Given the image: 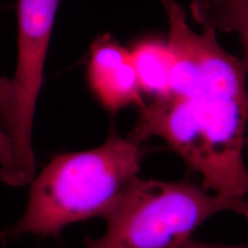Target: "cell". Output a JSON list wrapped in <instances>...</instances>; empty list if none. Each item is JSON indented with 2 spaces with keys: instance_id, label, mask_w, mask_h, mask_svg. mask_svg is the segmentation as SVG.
Instances as JSON below:
<instances>
[{
  "instance_id": "8",
  "label": "cell",
  "mask_w": 248,
  "mask_h": 248,
  "mask_svg": "<svg viewBox=\"0 0 248 248\" xmlns=\"http://www.w3.org/2000/svg\"><path fill=\"white\" fill-rule=\"evenodd\" d=\"M0 121L2 129L12 135L15 125V98L12 80L0 78Z\"/></svg>"
},
{
  "instance_id": "3",
  "label": "cell",
  "mask_w": 248,
  "mask_h": 248,
  "mask_svg": "<svg viewBox=\"0 0 248 248\" xmlns=\"http://www.w3.org/2000/svg\"><path fill=\"white\" fill-rule=\"evenodd\" d=\"M60 0H18V63L12 80L15 98V126L12 134L14 161L0 175L9 186L32 181L35 159L31 131L53 22Z\"/></svg>"
},
{
  "instance_id": "5",
  "label": "cell",
  "mask_w": 248,
  "mask_h": 248,
  "mask_svg": "<svg viewBox=\"0 0 248 248\" xmlns=\"http://www.w3.org/2000/svg\"><path fill=\"white\" fill-rule=\"evenodd\" d=\"M87 77L90 90L108 112L144 106L130 51L111 36H100L91 45Z\"/></svg>"
},
{
  "instance_id": "10",
  "label": "cell",
  "mask_w": 248,
  "mask_h": 248,
  "mask_svg": "<svg viewBox=\"0 0 248 248\" xmlns=\"http://www.w3.org/2000/svg\"><path fill=\"white\" fill-rule=\"evenodd\" d=\"M177 248H248L247 245H223V244H207L197 242L190 238L182 243Z\"/></svg>"
},
{
  "instance_id": "2",
  "label": "cell",
  "mask_w": 248,
  "mask_h": 248,
  "mask_svg": "<svg viewBox=\"0 0 248 248\" xmlns=\"http://www.w3.org/2000/svg\"><path fill=\"white\" fill-rule=\"evenodd\" d=\"M225 212L248 218V202L189 182L138 177L103 218L105 233L86 238L85 248H177L203 222Z\"/></svg>"
},
{
  "instance_id": "4",
  "label": "cell",
  "mask_w": 248,
  "mask_h": 248,
  "mask_svg": "<svg viewBox=\"0 0 248 248\" xmlns=\"http://www.w3.org/2000/svg\"><path fill=\"white\" fill-rule=\"evenodd\" d=\"M130 133L141 142L154 136L162 138L189 169L201 175L204 189L217 194L218 177L213 155L190 99L172 95L155 98L142 107Z\"/></svg>"
},
{
  "instance_id": "1",
  "label": "cell",
  "mask_w": 248,
  "mask_h": 248,
  "mask_svg": "<svg viewBox=\"0 0 248 248\" xmlns=\"http://www.w3.org/2000/svg\"><path fill=\"white\" fill-rule=\"evenodd\" d=\"M142 143L111 129L98 147L53 157L32 179L23 217L3 237H57L71 223L104 218L139 177Z\"/></svg>"
},
{
  "instance_id": "7",
  "label": "cell",
  "mask_w": 248,
  "mask_h": 248,
  "mask_svg": "<svg viewBox=\"0 0 248 248\" xmlns=\"http://www.w3.org/2000/svg\"><path fill=\"white\" fill-rule=\"evenodd\" d=\"M191 9L203 26L235 31L248 46V0H195Z\"/></svg>"
},
{
  "instance_id": "9",
  "label": "cell",
  "mask_w": 248,
  "mask_h": 248,
  "mask_svg": "<svg viewBox=\"0 0 248 248\" xmlns=\"http://www.w3.org/2000/svg\"><path fill=\"white\" fill-rule=\"evenodd\" d=\"M14 161V144L11 137L0 129V174L8 171Z\"/></svg>"
},
{
  "instance_id": "6",
  "label": "cell",
  "mask_w": 248,
  "mask_h": 248,
  "mask_svg": "<svg viewBox=\"0 0 248 248\" xmlns=\"http://www.w3.org/2000/svg\"><path fill=\"white\" fill-rule=\"evenodd\" d=\"M142 92L155 98L169 95L172 55L169 46L158 40H146L130 51Z\"/></svg>"
}]
</instances>
